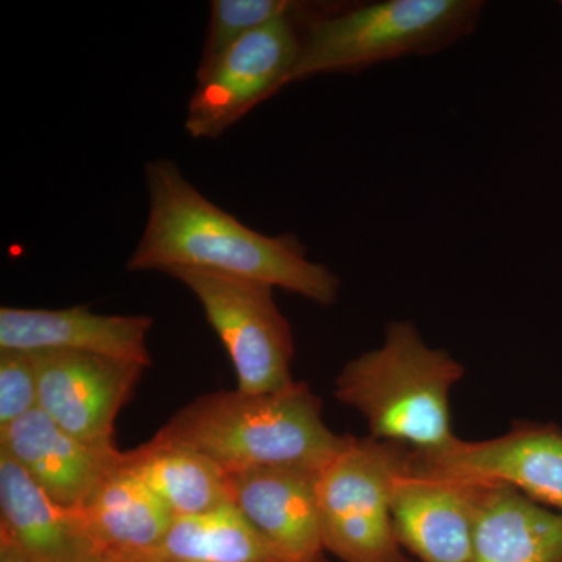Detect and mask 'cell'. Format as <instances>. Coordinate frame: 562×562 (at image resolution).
I'll list each match as a JSON object with an SVG mask.
<instances>
[{
  "label": "cell",
  "mask_w": 562,
  "mask_h": 562,
  "mask_svg": "<svg viewBox=\"0 0 562 562\" xmlns=\"http://www.w3.org/2000/svg\"><path fill=\"white\" fill-rule=\"evenodd\" d=\"M413 471L484 486H509L562 513V431L554 425L517 424L490 441L457 439L438 453L412 454Z\"/></svg>",
  "instance_id": "8"
},
{
  "label": "cell",
  "mask_w": 562,
  "mask_h": 562,
  "mask_svg": "<svg viewBox=\"0 0 562 562\" xmlns=\"http://www.w3.org/2000/svg\"><path fill=\"white\" fill-rule=\"evenodd\" d=\"M413 450L353 438L321 469L317 498L325 552L344 562H408L392 520V495Z\"/></svg>",
  "instance_id": "5"
},
{
  "label": "cell",
  "mask_w": 562,
  "mask_h": 562,
  "mask_svg": "<svg viewBox=\"0 0 562 562\" xmlns=\"http://www.w3.org/2000/svg\"><path fill=\"white\" fill-rule=\"evenodd\" d=\"M482 487L413 471L409 461L392 495L402 549L420 562H471Z\"/></svg>",
  "instance_id": "10"
},
{
  "label": "cell",
  "mask_w": 562,
  "mask_h": 562,
  "mask_svg": "<svg viewBox=\"0 0 562 562\" xmlns=\"http://www.w3.org/2000/svg\"><path fill=\"white\" fill-rule=\"evenodd\" d=\"M0 539L33 562H101L80 508H66L0 450Z\"/></svg>",
  "instance_id": "14"
},
{
  "label": "cell",
  "mask_w": 562,
  "mask_h": 562,
  "mask_svg": "<svg viewBox=\"0 0 562 562\" xmlns=\"http://www.w3.org/2000/svg\"><path fill=\"white\" fill-rule=\"evenodd\" d=\"M155 438L205 454L225 473L260 468L321 471L349 442L322 417V402L308 383L272 394L217 391L173 414Z\"/></svg>",
  "instance_id": "2"
},
{
  "label": "cell",
  "mask_w": 562,
  "mask_h": 562,
  "mask_svg": "<svg viewBox=\"0 0 562 562\" xmlns=\"http://www.w3.org/2000/svg\"><path fill=\"white\" fill-rule=\"evenodd\" d=\"M38 408V373L29 351L0 350V430Z\"/></svg>",
  "instance_id": "20"
},
{
  "label": "cell",
  "mask_w": 562,
  "mask_h": 562,
  "mask_svg": "<svg viewBox=\"0 0 562 562\" xmlns=\"http://www.w3.org/2000/svg\"><path fill=\"white\" fill-rule=\"evenodd\" d=\"M149 214L127 261L132 272L201 271L261 281L321 306L338 301L341 280L310 260L292 233L254 231L206 199L169 158L144 168Z\"/></svg>",
  "instance_id": "1"
},
{
  "label": "cell",
  "mask_w": 562,
  "mask_h": 562,
  "mask_svg": "<svg viewBox=\"0 0 562 562\" xmlns=\"http://www.w3.org/2000/svg\"><path fill=\"white\" fill-rule=\"evenodd\" d=\"M561 5H562V3H561Z\"/></svg>",
  "instance_id": "24"
},
{
  "label": "cell",
  "mask_w": 562,
  "mask_h": 562,
  "mask_svg": "<svg viewBox=\"0 0 562 562\" xmlns=\"http://www.w3.org/2000/svg\"><path fill=\"white\" fill-rule=\"evenodd\" d=\"M322 3L306 2L288 14L247 33L221 55L205 76L195 79L188 102L184 131L195 139H216L255 106L291 85L301 55L305 22Z\"/></svg>",
  "instance_id": "7"
},
{
  "label": "cell",
  "mask_w": 562,
  "mask_h": 562,
  "mask_svg": "<svg viewBox=\"0 0 562 562\" xmlns=\"http://www.w3.org/2000/svg\"><path fill=\"white\" fill-rule=\"evenodd\" d=\"M121 458L80 506L103 558L149 552L176 520L160 498L122 464Z\"/></svg>",
  "instance_id": "16"
},
{
  "label": "cell",
  "mask_w": 562,
  "mask_h": 562,
  "mask_svg": "<svg viewBox=\"0 0 562 562\" xmlns=\"http://www.w3.org/2000/svg\"><path fill=\"white\" fill-rule=\"evenodd\" d=\"M471 562H562V513L483 484Z\"/></svg>",
  "instance_id": "15"
},
{
  "label": "cell",
  "mask_w": 562,
  "mask_h": 562,
  "mask_svg": "<svg viewBox=\"0 0 562 562\" xmlns=\"http://www.w3.org/2000/svg\"><path fill=\"white\" fill-rule=\"evenodd\" d=\"M138 562H291L235 505L198 516L177 517L162 541Z\"/></svg>",
  "instance_id": "18"
},
{
  "label": "cell",
  "mask_w": 562,
  "mask_h": 562,
  "mask_svg": "<svg viewBox=\"0 0 562 562\" xmlns=\"http://www.w3.org/2000/svg\"><path fill=\"white\" fill-rule=\"evenodd\" d=\"M317 469L260 468L227 473L232 505L291 562L324 560Z\"/></svg>",
  "instance_id": "11"
},
{
  "label": "cell",
  "mask_w": 562,
  "mask_h": 562,
  "mask_svg": "<svg viewBox=\"0 0 562 562\" xmlns=\"http://www.w3.org/2000/svg\"><path fill=\"white\" fill-rule=\"evenodd\" d=\"M0 450L66 508H80L122 454L80 441L40 408L0 430Z\"/></svg>",
  "instance_id": "13"
},
{
  "label": "cell",
  "mask_w": 562,
  "mask_h": 562,
  "mask_svg": "<svg viewBox=\"0 0 562 562\" xmlns=\"http://www.w3.org/2000/svg\"><path fill=\"white\" fill-rule=\"evenodd\" d=\"M319 562H327V561H325V560H322V561H319Z\"/></svg>",
  "instance_id": "23"
},
{
  "label": "cell",
  "mask_w": 562,
  "mask_h": 562,
  "mask_svg": "<svg viewBox=\"0 0 562 562\" xmlns=\"http://www.w3.org/2000/svg\"><path fill=\"white\" fill-rule=\"evenodd\" d=\"M484 10L482 0L322 3L303 27L291 83L439 54L475 33Z\"/></svg>",
  "instance_id": "4"
},
{
  "label": "cell",
  "mask_w": 562,
  "mask_h": 562,
  "mask_svg": "<svg viewBox=\"0 0 562 562\" xmlns=\"http://www.w3.org/2000/svg\"><path fill=\"white\" fill-rule=\"evenodd\" d=\"M202 305L206 321L227 350L236 390L272 394L294 384L295 347L290 322L277 306L271 284L201 271L169 273Z\"/></svg>",
  "instance_id": "6"
},
{
  "label": "cell",
  "mask_w": 562,
  "mask_h": 562,
  "mask_svg": "<svg viewBox=\"0 0 562 562\" xmlns=\"http://www.w3.org/2000/svg\"><path fill=\"white\" fill-rule=\"evenodd\" d=\"M150 316L92 313L87 306L65 310L0 308V350H65L102 355L149 368Z\"/></svg>",
  "instance_id": "12"
},
{
  "label": "cell",
  "mask_w": 562,
  "mask_h": 562,
  "mask_svg": "<svg viewBox=\"0 0 562 562\" xmlns=\"http://www.w3.org/2000/svg\"><path fill=\"white\" fill-rule=\"evenodd\" d=\"M0 562H33L31 558L25 557L21 550H18L13 543L0 539Z\"/></svg>",
  "instance_id": "21"
},
{
  "label": "cell",
  "mask_w": 562,
  "mask_h": 562,
  "mask_svg": "<svg viewBox=\"0 0 562 562\" xmlns=\"http://www.w3.org/2000/svg\"><path fill=\"white\" fill-rule=\"evenodd\" d=\"M38 408L85 443L116 450L114 422L147 368L81 351H35Z\"/></svg>",
  "instance_id": "9"
},
{
  "label": "cell",
  "mask_w": 562,
  "mask_h": 562,
  "mask_svg": "<svg viewBox=\"0 0 562 562\" xmlns=\"http://www.w3.org/2000/svg\"><path fill=\"white\" fill-rule=\"evenodd\" d=\"M305 3L295 0H213L195 79L205 76L221 55L247 33L297 13Z\"/></svg>",
  "instance_id": "19"
},
{
  "label": "cell",
  "mask_w": 562,
  "mask_h": 562,
  "mask_svg": "<svg viewBox=\"0 0 562 562\" xmlns=\"http://www.w3.org/2000/svg\"><path fill=\"white\" fill-rule=\"evenodd\" d=\"M121 461L176 519L214 512L232 503L227 473L190 447L154 436L138 449L122 452Z\"/></svg>",
  "instance_id": "17"
},
{
  "label": "cell",
  "mask_w": 562,
  "mask_h": 562,
  "mask_svg": "<svg viewBox=\"0 0 562 562\" xmlns=\"http://www.w3.org/2000/svg\"><path fill=\"white\" fill-rule=\"evenodd\" d=\"M101 562H138L131 557H106Z\"/></svg>",
  "instance_id": "22"
},
{
  "label": "cell",
  "mask_w": 562,
  "mask_h": 562,
  "mask_svg": "<svg viewBox=\"0 0 562 562\" xmlns=\"http://www.w3.org/2000/svg\"><path fill=\"white\" fill-rule=\"evenodd\" d=\"M464 368L447 350L432 349L408 321H392L379 349L344 366L335 395L368 422L371 438L431 454L458 438L450 391Z\"/></svg>",
  "instance_id": "3"
}]
</instances>
